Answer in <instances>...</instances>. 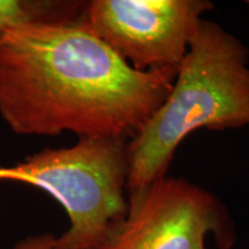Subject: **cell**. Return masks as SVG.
I'll return each instance as SVG.
<instances>
[{
  "mask_svg": "<svg viewBox=\"0 0 249 249\" xmlns=\"http://www.w3.org/2000/svg\"><path fill=\"white\" fill-rule=\"evenodd\" d=\"M177 71L134 70L85 18L17 27L0 38V118L18 135L130 141L169 95Z\"/></svg>",
  "mask_w": 249,
  "mask_h": 249,
  "instance_id": "1",
  "label": "cell"
},
{
  "mask_svg": "<svg viewBox=\"0 0 249 249\" xmlns=\"http://www.w3.org/2000/svg\"><path fill=\"white\" fill-rule=\"evenodd\" d=\"M249 126V51L240 39L202 18L172 89L129 141L127 192L167 176L177 148L196 129Z\"/></svg>",
  "mask_w": 249,
  "mask_h": 249,
  "instance_id": "2",
  "label": "cell"
},
{
  "mask_svg": "<svg viewBox=\"0 0 249 249\" xmlns=\"http://www.w3.org/2000/svg\"><path fill=\"white\" fill-rule=\"evenodd\" d=\"M129 170V140L86 136L71 147L45 148L0 166V181L37 187L64 208L70 227L57 236L55 248L90 249L126 213Z\"/></svg>",
  "mask_w": 249,
  "mask_h": 249,
  "instance_id": "3",
  "label": "cell"
},
{
  "mask_svg": "<svg viewBox=\"0 0 249 249\" xmlns=\"http://www.w3.org/2000/svg\"><path fill=\"white\" fill-rule=\"evenodd\" d=\"M127 193L126 213L90 249H207L210 234L219 249L235 244L223 202L188 180L166 176Z\"/></svg>",
  "mask_w": 249,
  "mask_h": 249,
  "instance_id": "4",
  "label": "cell"
},
{
  "mask_svg": "<svg viewBox=\"0 0 249 249\" xmlns=\"http://www.w3.org/2000/svg\"><path fill=\"white\" fill-rule=\"evenodd\" d=\"M208 0H92L86 23L139 71L178 68L197 33Z\"/></svg>",
  "mask_w": 249,
  "mask_h": 249,
  "instance_id": "5",
  "label": "cell"
},
{
  "mask_svg": "<svg viewBox=\"0 0 249 249\" xmlns=\"http://www.w3.org/2000/svg\"><path fill=\"white\" fill-rule=\"evenodd\" d=\"M87 2L81 0H0V38L6 31L17 27L83 20Z\"/></svg>",
  "mask_w": 249,
  "mask_h": 249,
  "instance_id": "6",
  "label": "cell"
},
{
  "mask_svg": "<svg viewBox=\"0 0 249 249\" xmlns=\"http://www.w3.org/2000/svg\"><path fill=\"white\" fill-rule=\"evenodd\" d=\"M55 240L57 236L52 233L30 235L18 241L12 249H57Z\"/></svg>",
  "mask_w": 249,
  "mask_h": 249,
  "instance_id": "7",
  "label": "cell"
},
{
  "mask_svg": "<svg viewBox=\"0 0 249 249\" xmlns=\"http://www.w3.org/2000/svg\"><path fill=\"white\" fill-rule=\"evenodd\" d=\"M247 4H248V5H249V0H248V1H247Z\"/></svg>",
  "mask_w": 249,
  "mask_h": 249,
  "instance_id": "8",
  "label": "cell"
}]
</instances>
